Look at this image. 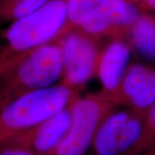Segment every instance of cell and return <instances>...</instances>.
I'll list each match as a JSON object with an SVG mask.
<instances>
[{
    "label": "cell",
    "mask_w": 155,
    "mask_h": 155,
    "mask_svg": "<svg viewBox=\"0 0 155 155\" xmlns=\"http://www.w3.org/2000/svg\"><path fill=\"white\" fill-rule=\"evenodd\" d=\"M66 0H50L39 10L11 22L0 35V77L29 53L57 41L70 30Z\"/></svg>",
    "instance_id": "1"
},
{
    "label": "cell",
    "mask_w": 155,
    "mask_h": 155,
    "mask_svg": "<svg viewBox=\"0 0 155 155\" xmlns=\"http://www.w3.org/2000/svg\"><path fill=\"white\" fill-rule=\"evenodd\" d=\"M80 90L60 84L22 94L0 108V145L38 125L79 97Z\"/></svg>",
    "instance_id": "2"
},
{
    "label": "cell",
    "mask_w": 155,
    "mask_h": 155,
    "mask_svg": "<svg viewBox=\"0 0 155 155\" xmlns=\"http://www.w3.org/2000/svg\"><path fill=\"white\" fill-rule=\"evenodd\" d=\"M62 74L60 43L40 47L0 77V108L21 95L54 85Z\"/></svg>",
    "instance_id": "3"
},
{
    "label": "cell",
    "mask_w": 155,
    "mask_h": 155,
    "mask_svg": "<svg viewBox=\"0 0 155 155\" xmlns=\"http://www.w3.org/2000/svg\"><path fill=\"white\" fill-rule=\"evenodd\" d=\"M116 106L103 91L76 98L72 104L70 129L54 155L85 154L99 126Z\"/></svg>",
    "instance_id": "4"
},
{
    "label": "cell",
    "mask_w": 155,
    "mask_h": 155,
    "mask_svg": "<svg viewBox=\"0 0 155 155\" xmlns=\"http://www.w3.org/2000/svg\"><path fill=\"white\" fill-rule=\"evenodd\" d=\"M57 41L61 46L63 61L61 84L82 89L97 73L100 51L95 39L74 28Z\"/></svg>",
    "instance_id": "5"
},
{
    "label": "cell",
    "mask_w": 155,
    "mask_h": 155,
    "mask_svg": "<svg viewBox=\"0 0 155 155\" xmlns=\"http://www.w3.org/2000/svg\"><path fill=\"white\" fill-rule=\"evenodd\" d=\"M138 7L125 0H102L84 17L77 28L92 38L129 39L131 29L140 17Z\"/></svg>",
    "instance_id": "6"
},
{
    "label": "cell",
    "mask_w": 155,
    "mask_h": 155,
    "mask_svg": "<svg viewBox=\"0 0 155 155\" xmlns=\"http://www.w3.org/2000/svg\"><path fill=\"white\" fill-rule=\"evenodd\" d=\"M72 104L5 144L21 147L35 155H54L71 127Z\"/></svg>",
    "instance_id": "7"
},
{
    "label": "cell",
    "mask_w": 155,
    "mask_h": 155,
    "mask_svg": "<svg viewBox=\"0 0 155 155\" xmlns=\"http://www.w3.org/2000/svg\"><path fill=\"white\" fill-rule=\"evenodd\" d=\"M108 97L117 106L147 111L155 104V68L140 64L127 67L117 91Z\"/></svg>",
    "instance_id": "8"
},
{
    "label": "cell",
    "mask_w": 155,
    "mask_h": 155,
    "mask_svg": "<svg viewBox=\"0 0 155 155\" xmlns=\"http://www.w3.org/2000/svg\"><path fill=\"white\" fill-rule=\"evenodd\" d=\"M131 55V48L125 40L114 39L100 52L97 76L103 85V92L113 95L119 87Z\"/></svg>",
    "instance_id": "9"
},
{
    "label": "cell",
    "mask_w": 155,
    "mask_h": 155,
    "mask_svg": "<svg viewBox=\"0 0 155 155\" xmlns=\"http://www.w3.org/2000/svg\"><path fill=\"white\" fill-rule=\"evenodd\" d=\"M130 109L112 112L96 132L91 148L94 155H119V140Z\"/></svg>",
    "instance_id": "10"
},
{
    "label": "cell",
    "mask_w": 155,
    "mask_h": 155,
    "mask_svg": "<svg viewBox=\"0 0 155 155\" xmlns=\"http://www.w3.org/2000/svg\"><path fill=\"white\" fill-rule=\"evenodd\" d=\"M129 40L141 55L155 61V16L140 15L131 29Z\"/></svg>",
    "instance_id": "11"
},
{
    "label": "cell",
    "mask_w": 155,
    "mask_h": 155,
    "mask_svg": "<svg viewBox=\"0 0 155 155\" xmlns=\"http://www.w3.org/2000/svg\"><path fill=\"white\" fill-rule=\"evenodd\" d=\"M50 0H0V22H15L39 10Z\"/></svg>",
    "instance_id": "12"
},
{
    "label": "cell",
    "mask_w": 155,
    "mask_h": 155,
    "mask_svg": "<svg viewBox=\"0 0 155 155\" xmlns=\"http://www.w3.org/2000/svg\"><path fill=\"white\" fill-rule=\"evenodd\" d=\"M155 147V104L147 110L137 142L127 155H140Z\"/></svg>",
    "instance_id": "13"
},
{
    "label": "cell",
    "mask_w": 155,
    "mask_h": 155,
    "mask_svg": "<svg viewBox=\"0 0 155 155\" xmlns=\"http://www.w3.org/2000/svg\"><path fill=\"white\" fill-rule=\"evenodd\" d=\"M67 7V26L69 30L77 28L89 12L99 5L102 0H66Z\"/></svg>",
    "instance_id": "14"
},
{
    "label": "cell",
    "mask_w": 155,
    "mask_h": 155,
    "mask_svg": "<svg viewBox=\"0 0 155 155\" xmlns=\"http://www.w3.org/2000/svg\"><path fill=\"white\" fill-rule=\"evenodd\" d=\"M0 155H35L29 151L10 144L0 145Z\"/></svg>",
    "instance_id": "15"
},
{
    "label": "cell",
    "mask_w": 155,
    "mask_h": 155,
    "mask_svg": "<svg viewBox=\"0 0 155 155\" xmlns=\"http://www.w3.org/2000/svg\"><path fill=\"white\" fill-rule=\"evenodd\" d=\"M139 5L143 10L155 11V0H143Z\"/></svg>",
    "instance_id": "16"
},
{
    "label": "cell",
    "mask_w": 155,
    "mask_h": 155,
    "mask_svg": "<svg viewBox=\"0 0 155 155\" xmlns=\"http://www.w3.org/2000/svg\"><path fill=\"white\" fill-rule=\"evenodd\" d=\"M140 155H155V147L152 148V149L147 150V151H146L144 153H140Z\"/></svg>",
    "instance_id": "17"
},
{
    "label": "cell",
    "mask_w": 155,
    "mask_h": 155,
    "mask_svg": "<svg viewBox=\"0 0 155 155\" xmlns=\"http://www.w3.org/2000/svg\"><path fill=\"white\" fill-rule=\"evenodd\" d=\"M125 1H127V2H128V3L133 4V5H135V4H139V5H140L143 0H125Z\"/></svg>",
    "instance_id": "18"
}]
</instances>
